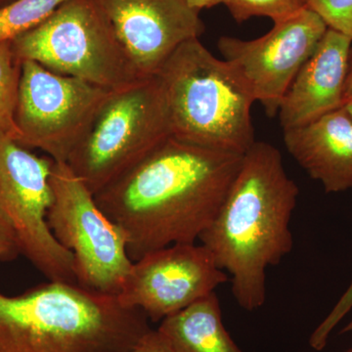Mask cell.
Instances as JSON below:
<instances>
[{
  "mask_svg": "<svg viewBox=\"0 0 352 352\" xmlns=\"http://www.w3.org/2000/svg\"><path fill=\"white\" fill-rule=\"evenodd\" d=\"M242 155L170 136L95 200L126 234L132 261L168 245L196 243L219 212Z\"/></svg>",
  "mask_w": 352,
  "mask_h": 352,
  "instance_id": "1",
  "label": "cell"
},
{
  "mask_svg": "<svg viewBox=\"0 0 352 352\" xmlns=\"http://www.w3.org/2000/svg\"><path fill=\"white\" fill-rule=\"evenodd\" d=\"M300 190L276 147L256 142L242 164L201 245L228 273L236 302L254 311L266 300V270L293 249L291 220Z\"/></svg>",
  "mask_w": 352,
  "mask_h": 352,
  "instance_id": "2",
  "label": "cell"
},
{
  "mask_svg": "<svg viewBox=\"0 0 352 352\" xmlns=\"http://www.w3.org/2000/svg\"><path fill=\"white\" fill-rule=\"evenodd\" d=\"M152 330L141 310L76 283L0 293V352H129Z\"/></svg>",
  "mask_w": 352,
  "mask_h": 352,
  "instance_id": "3",
  "label": "cell"
},
{
  "mask_svg": "<svg viewBox=\"0 0 352 352\" xmlns=\"http://www.w3.org/2000/svg\"><path fill=\"white\" fill-rule=\"evenodd\" d=\"M173 138L244 156L256 142L254 94L237 71L199 38L182 44L157 74Z\"/></svg>",
  "mask_w": 352,
  "mask_h": 352,
  "instance_id": "4",
  "label": "cell"
},
{
  "mask_svg": "<svg viewBox=\"0 0 352 352\" xmlns=\"http://www.w3.org/2000/svg\"><path fill=\"white\" fill-rule=\"evenodd\" d=\"M11 41L16 59L106 89L142 80L97 0H67L47 19Z\"/></svg>",
  "mask_w": 352,
  "mask_h": 352,
  "instance_id": "5",
  "label": "cell"
},
{
  "mask_svg": "<svg viewBox=\"0 0 352 352\" xmlns=\"http://www.w3.org/2000/svg\"><path fill=\"white\" fill-rule=\"evenodd\" d=\"M170 136L163 88L150 76L113 92L67 164L95 195Z\"/></svg>",
  "mask_w": 352,
  "mask_h": 352,
  "instance_id": "6",
  "label": "cell"
},
{
  "mask_svg": "<svg viewBox=\"0 0 352 352\" xmlns=\"http://www.w3.org/2000/svg\"><path fill=\"white\" fill-rule=\"evenodd\" d=\"M53 200L47 221L58 242L73 254L76 283L118 296L131 272L126 234L99 207L94 194L67 163L53 164Z\"/></svg>",
  "mask_w": 352,
  "mask_h": 352,
  "instance_id": "7",
  "label": "cell"
},
{
  "mask_svg": "<svg viewBox=\"0 0 352 352\" xmlns=\"http://www.w3.org/2000/svg\"><path fill=\"white\" fill-rule=\"evenodd\" d=\"M53 164L51 157H38L0 134V226L48 281L76 283L73 254L58 242L47 221Z\"/></svg>",
  "mask_w": 352,
  "mask_h": 352,
  "instance_id": "8",
  "label": "cell"
},
{
  "mask_svg": "<svg viewBox=\"0 0 352 352\" xmlns=\"http://www.w3.org/2000/svg\"><path fill=\"white\" fill-rule=\"evenodd\" d=\"M113 90L22 62L15 122L19 144L67 163Z\"/></svg>",
  "mask_w": 352,
  "mask_h": 352,
  "instance_id": "9",
  "label": "cell"
},
{
  "mask_svg": "<svg viewBox=\"0 0 352 352\" xmlns=\"http://www.w3.org/2000/svg\"><path fill=\"white\" fill-rule=\"evenodd\" d=\"M328 27L307 6L274 23L267 34L252 41L221 36L217 46L261 102L268 117L278 115L289 85L314 54Z\"/></svg>",
  "mask_w": 352,
  "mask_h": 352,
  "instance_id": "10",
  "label": "cell"
},
{
  "mask_svg": "<svg viewBox=\"0 0 352 352\" xmlns=\"http://www.w3.org/2000/svg\"><path fill=\"white\" fill-rule=\"evenodd\" d=\"M228 280L205 245L175 244L133 261L117 298L124 307L141 310L150 321L161 322Z\"/></svg>",
  "mask_w": 352,
  "mask_h": 352,
  "instance_id": "11",
  "label": "cell"
},
{
  "mask_svg": "<svg viewBox=\"0 0 352 352\" xmlns=\"http://www.w3.org/2000/svg\"><path fill=\"white\" fill-rule=\"evenodd\" d=\"M143 78L157 76L182 44L205 32L185 0H97Z\"/></svg>",
  "mask_w": 352,
  "mask_h": 352,
  "instance_id": "12",
  "label": "cell"
},
{
  "mask_svg": "<svg viewBox=\"0 0 352 352\" xmlns=\"http://www.w3.org/2000/svg\"><path fill=\"white\" fill-rule=\"evenodd\" d=\"M352 39L329 29L289 85L278 116L283 131L342 108Z\"/></svg>",
  "mask_w": 352,
  "mask_h": 352,
  "instance_id": "13",
  "label": "cell"
},
{
  "mask_svg": "<svg viewBox=\"0 0 352 352\" xmlns=\"http://www.w3.org/2000/svg\"><path fill=\"white\" fill-rule=\"evenodd\" d=\"M283 132L289 154L327 193L352 188V118L344 108Z\"/></svg>",
  "mask_w": 352,
  "mask_h": 352,
  "instance_id": "14",
  "label": "cell"
},
{
  "mask_svg": "<svg viewBox=\"0 0 352 352\" xmlns=\"http://www.w3.org/2000/svg\"><path fill=\"white\" fill-rule=\"evenodd\" d=\"M168 352H245L227 332L215 292L155 329Z\"/></svg>",
  "mask_w": 352,
  "mask_h": 352,
  "instance_id": "15",
  "label": "cell"
},
{
  "mask_svg": "<svg viewBox=\"0 0 352 352\" xmlns=\"http://www.w3.org/2000/svg\"><path fill=\"white\" fill-rule=\"evenodd\" d=\"M22 63L16 59L11 41L0 43V134L19 140L15 122Z\"/></svg>",
  "mask_w": 352,
  "mask_h": 352,
  "instance_id": "16",
  "label": "cell"
},
{
  "mask_svg": "<svg viewBox=\"0 0 352 352\" xmlns=\"http://www.w3.org/2000/svg\"><path fill=\"white\" fill-rule=\"evenodd\" d=\"M67 0H15L0 8V43L30 31Z\"/></svg>",
  "mask_w": 352,
  "mask_h": 352,
  "instance_id": "17",
  "label": "cell"
},
{
  "mask_svg": "<svg viewBox=\"0 0 352 352\" xmlns=\"http://www.w3.org/2000/svg\"><path fill=\"white\" fill-rule=\"evenodd\" d=\"M238 23L252 17H268L273 22L286 19L305 7V0H223Z\"/></svg>",
  "mask_w": 352,
  "mask_h": 352,
  "instance_id": "18",
  "label": "cell"
},
{
  "mask_svg": "<svg viewBox=\"0 0 352 352\" xmlns=\"http://www.w3.org/2000/svg\"><path fill=\"white\" fill-rule=\"evenodd\" d=\"M305 6L318 14L329 29L352 39V0H305Z\"/></svg>",
  "mask_w": 352,
  "mask_h": 352,
  "instance_id": "19",
  "label": "cell"
},
{
  "mask_svg": "<svg viewBox=\"0 0 352 352\" xmlns=\"http://www.w3.org/2000/svg\"><path fill=\"white\" fill-rule=\"evenodd\" d=\"M352 309V281L347 287L344 295L340 296L339 302L336 303L335 307L331 310L330 314L326 318L319 324L318 327L315 329L310 337V346L315 351H320L327 346L329 337L333 329L337 327L346 314Z\"/></svg>",
  "mask_w": 352,
  "mask_h": 352,
  "instance_id": "20",
  "label": "cell"
},
{
  "mask_svg": "<svg viewBox=\"0 0 352 352\" xmlns=\"http://www.w3.org/2000/svg\"><path fill=\"white\" fill-rule=\"evenodd\" d=\"M129 352H168L163 340L157 335V331L153 329L151 332L141 340L140 342Z\"/></svg>",
  "mask_w": 352,
  "mask_h": 352,
  "instance_id": "21",
  "label": "cell"
},
{
  "mask_svg": "<svg viewBox=\"0 0 352 352\" xmlns=\"http://www.w3.org/2000/svg\"><path fill=\"white\" fill-rule=\"evenodd\" d=\"M19 252L8 233L0 226V261H12L17 258Z\"/></svg>",
  "mask_w": 352,
  "mask_h": 352,
  "instance_id": "22",
  "label": "cell"
},
{
  "mask_svg": "<svg viewBox=\"0 0 352 352\" xmlns=\"http://www.w3.org/2000/svg\"><path fill=\"white\" fill-rule=\"evenodd\" d=\"M192 8L201 12L203 9L212 8V7L222 4L223 0H185Z\"/></svg>",
  "mask_w": 352,
  "mask_h": 352,
  "instance_id": "23",
  "label": "cell"
},
{
  "mask_svg": "<svg viewBox=\"0 0 352 352\" xmlns=\"http://www.w3.org/2000/svg\"><path fill=\"white\" fill-rule=\"evenodd\" d=\"M352 97V47L351 55H349V72H347V78L346 82V89H344V100Z\"/></svg>",
  "mask_w": 352,
  "mask_h": 352,
  "instance_id": "24",
  "label": "cell"
},
{
  "mask_svg": "<svg viewBox=\"0 0 352 352\" xmlns=\"http://www.w3.org/2000/svg\"><path fill=\"white\" fill-rule=\"evenodd\" d=\"M342 108L352 118V97H349V98L344 100V104H342Z\"/></svg>",
  "mask_w": 352,
  "mask_h": 352,
  "instance_id": "25",
  "label": "cell"
},
{
  "mask_svg": "<svg viewBox=\"0 0 352 352\" xmlns=\"http://www.w3.org/2000/svg\"><path fill=\"white\" fill-rule=\"evenodd\" d=\"M349 332H352V320L351 322H349V323L347 324L346 327H344L342 330V333H349ZM346 352H352V349H349V351H346Z\"/></svg>",
  "mask_w": 352,
  "mask_h": 352,
  "instance_id": "26",
  "label": "cell"
},
{
  "mask_svg": "<svg viewBox=\"0 0 352 352\" xmlns=\"http://www.w3.org/2000/svg\"><path fill=\"white\" fill-rule=\"evenodd\" d=\"M14 1H15V0H0V8L8 6V4L12 3Z\"/></svg>",
  "mask_w": 352,
  "mask_h": 352,
  "instance_id": "27",
  "label": "cell"
}]
</instances>
